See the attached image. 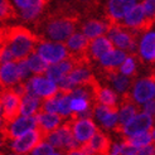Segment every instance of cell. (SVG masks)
<instances>
[{"instance_id": "obj_1", "label": "cell", "mask_w": 155, "mask_h": 155, "mask_svg": "<svg viewBox=\"0 0 155 155\" xmlns=\"http://www.w3.org/2000/svg\"><path fill=\"white\" fill-rule=\"evenodd\" d=\"M2 47H6L14 54L15 61L25 59L35 52L41 38L21 25L3 27L0 34Z\"/></svg>"}, {"instance_id": "obj_2", "label": "cell", "mask_w": 155, "mask_h": 155, "mask_svg": "<svg viewBox=\"0 0 155 155\" xmlns=\"http://www.w3.org/2000/svg\"><path fill=\"white\" fill-rule=\"evenodd\" d=\"M35 21L41 32L38 37L42 41L63 42L76 32L78 17L76 15V13L61 12L56 15H48L44 19L39 18Z\"/></svg>"}, {"instance_id": "obj_3", "label": "cell", "mask_w": 155, "mask_h": 155, "mask_svg": "<svg viewBox=\"0 0 155 155\" xmlns=\"http://www.w3.org/2000/svg\"><path fill=\"white\" fill-rule=\"evenodd\" d=\"M38 127V120L35 116H20L9 125H2V144L9 145L15 139L20 137L28 131Z\"/></svg>"}, {"instance_id": "obj_4", "label": "cell", "mask_w": 155, "mask_h": 155, "mask_svg": "<svg viewBox=\"0 0 155 155\" xmlns=\"http://www.w3.org/2000/svg\"><path fill=\"white\" fill-rule=\"evenodd\" d=\"M21 115V97L13 88L2 90V125H9Z\"/></svg>"}, {"instance_id": "obj_5", "label": "cell", "mask_w": 155, "mask_h": 155, "mask_svg": "<svg viewBox=\"0 0 155 155\" xmlns=\"http://www.w3.org/2000/svg\"><path fill=\"white\" fill-rule=\"evenodd\" d=\"M35 52L39 56L48 62L49 64H56L59 62L68 58L69 52L67 45L61 42H52V41H42L38 43Z\"/></svg>"}, {"instance_id": "obj_6", "label": "cell", "mask_w": 155, "mask_h": 155, "mask_svg": "<svg viewBox=\"0 0 155 155\" xmlns=\"http://www.w3.org/2000/svg\"><path fill=\"white\" fill-rule=\"evenodd\" d=\"M153 116L148 115V114H139L131 120L130 122H127L126 125L124 126H116L115 129H112L116 134H119L121 137H130L134 136L136 134L140 133H145V131H150L153 130Z\"/></svg>"}, {"instance_id": "obj_7", "label": "cell", "mask_w": 155, "mask_h": 155, "mask_svg": "<svg viewBox=\"0 0 155 155\" xmlns=\"http://www.w3.org/2000/svg\"><path fill=\"white\" fill-rule=\"evenodd\" d=\"M27 90H28L27 94L37 95L43 100L51 98L59 92L57 83L51 81L48 77L37 76V74L27 81Z\"/></svg>"}, {"instance_id": "obj_8", "label": "cell", "mask_w": 155, "mask_h": 155, "mask_svg": "<svg viewBox=\"0 0 155 155\" xmlns=\"http://www.w3.org/2000/svg\"><path fill=\"white\" fill-rule=\"evenodd\" d=\"M42 141H44L43 134L41 133L39 129H33L25 133L24 135H21L20 137L15 139L14 141H12L9 144L12 153H15L18 155H25L28 153H32V150L35 148L38 144H41Z\"/></svg>"}, {"instance_id": "obj_9", "label": "cell", "mask_w": 155, "mask_h": 155, "mask_svg": "<svg viewBox=\"0 0 155 155\" xmlns=\"http://www.w3.org/2000/svg\"><path fill=\"white\" fill-rule=\"evenodd\" d=\"M80 149L88 155H110L112 149L111 139L102 130L98 129L91 140L87 144L81 145Z\"/></svg>"}, {"instance_id": "obj_10", "label": "cell", "mask_w": 155, "mask_h": 155, "mask_svg": "<svg viewBox=\"0 0 155 155\" xmlns=\"http://www.w3.org/2000/svg\"><path fill=\"white\" fill-rule=\"evenodd\" d=\"M131 96L137 104H145L155 97V74L137 80L133 86Z\"/></svg>"}, {"instance_id": "obj_11", "label": "cell", "mask_w": 155, "mask_h": 155, "mask_svg": "<svg viewBox=\"0 0 155 155\" xmlns=\"http://www.w3.org/2000/svg\"><path fill=\"white\" fill-rule=\"evenodd\" d=\"M137 0H108L106 21L108 24L119 23V20L125 18V15L137 4Z\"/></svg>"}, {"instance_id": "obj_12", "label": "cell", "mask_w": 155, "mask_h": 155, "mask_svg": "<svg viewBox=\"0 0 155 155\" xmlns=\"http://www.w3.org/2000/svg\"><path fill=\"white\" fill-rule=\"evenodd\" d=\"M97 125L92 119H80V120H72V131L76 137V140L81 145L87 144L92 136L97 133Z\"/></svg>"}, {"instance_id": "obj_13", "label": "cell", "mask_w": 155, "mask_h": 155, "mask_svg": "<svg viewBox=\"0 0 155 155\" xmlns=\"http://www.w3.org/2000/svg\"><path fill=\"white\" fill-rule=\"evenodd\" d=\"M37 120H38V129L43 134V137H45L49 133L57 130L62 125L63 117L59 114L39 112V114H37Z\"/></svg>"}, {"instance_id": "obj_14", "label": "cell", "mask_w": 155, "mask_h": 155, "mask_svg": "<svg viewBox=\"0 0 155 155\" xmlns=\"http://www.w3.org/2000/svg\"><path fill=\"white\" fill-rule=\"evenodd\" d=\"M139 56L144 63L155 62V32H148L139 43Z\"/></svg>"}, {"instance_id": "obj_15", "label": "cell", "mask_w": 155, "mask_h": 155, "mask_svg": "<svg viewBox=\"0 0 155 155\" xmlns=\"http://www.w3.org/2000/svg\"><path fill=\"white\" fill-rule=\"evenodd\" d=\"M0 82H2V90L12 88L17 83L21 82L18 64L15 63V62L2 64V69H0Z\"/></svg>"}, {"instance_id": "obj_16", "label": "cell", "mask_w": 155, "mask_h": 155, "mask_svg": "<svg viewBox=\"0 0 155 155\" xmlns=\"http://www.w3.org/2000/svg\"><path fill=\"white\" fill-rule=\"evenodd\" d=\"M73 68H76L74 63L69 58H67L64 61L59 62V63L51 64L49 68L47 69V72H45V74H47V77L51 81L58 84L61 82V80L63 78V77H66L67 74H69V72H71Z\"/></svg>"}, {"instance_id": "obj_17", "label": "cell", "mask_w": 155, "mask_h": 155, "mask_svg": "<svg viewBox=\"0 0 155 155\" xmlns=\"http://www.w3.org/2000/svg\"><path fill=\"white\" fill-rule=\"evenodd\" d=\"M111 49H114V44L110 41V38L102 35V37L95 38V39L91 41L88 54L92 61H100L102 56H105Z\"/></svg>"}, {"instance_id": "obj_18", "label": "cell", "mask_w": 155, "mask_h": 155, "mask_svg": "<svg viewBox=\"0 0 155 155\" xmlns=\"http://www.w3.org/2000/svg\"><path fill=\"white\" fill-rule=\"evenodd\" d=\"M126 58H127L126 53L122 49L114 48L110 52H107L105 56L101 57L100 64H101V67L104 69H119Z\"/></svg>"}, {"instance_id": "obj_19", "label": "cell", "mask_w": 155, "mask_h": 155, "mask_svg": "<svg viewBox=\"0 0 155 155\" xmlns=\"http://www.w3.org/2000/svg\"><path fill=\"white\" fill-rule=\"evenodd\" d=\"M108 24L107 21H102L98 19H90L82 25V33L86 35L88 39H95V38L102 37L105 33L108 32Z\"/></svg>"}, {"instance_id": "obj_20", "label": "cell", "mask_w": 155, "mask_h": 155, "mask_svg": "<svg viewBox=\"0 0 155 155\" xmlns=\"http://www.w3.org/2000/svg\"><path fill=\"white\" fill-rule=\"evenodd\" d=\"M146 18V13H145V9H144V5L143 3L141 4H136L133 9H131L126 15L125 18L122 20V24L125 27H129V28H133V29H137L140 27L144 20Z\"/></svg>"}, {"instance_id": "obj_21", "label": "cell", "mask_w": 155, "mask_h": 155, "mask_svg": "<svg viewBox=\"0 0 155 155\" xmlns=\"http://www.w3.org/2000/svg\"><path fill=\"white\" fill-rule=\"evenodd\" d=\"M42 101L41 97L33 95V94H27L24 97H21V115L23 116H35L41 110Z\"/></svg>"}, {"instance_id": "obj_22", "label": "cell", "mask_w": 155, "mask_h": 155, "mask_svg": "<svg viewBox=\"0 0 155 155\" xmlns=\"http://www.w3.org/2000/svg\"><path fill=\"white\" fill-rule=\"evenodd\" d=\"M68 77L71 78V81L73 82V84L76 87L83 86V84L88 83L92 78H94V76H92V73L90 72L88 67H76L69 72Z\"/></svg>"}, {"instance_id": "obj_23", "label": "cell", "mask_w": 155, "mask_h": 155, "mask_svg": "<svg viewBox=\"0 0 155 155\" xmlns=\"http://www.w3.org/2000/svg\"><path fill=\"white\" fill-rule=\"evenodd\" d=\"M97 104H102L108 107L114 108H120V102L117 100V94L115 91H112L108 87H101L98 91L97 96Z\"/></svg>"}, {"instance_id": "obj_24", "label": "cell", "mask_w": 155, "mask_h": 155, "mask_svg": "<svg viewBox=\"0 0 155 155\" xmlns=\"http://www.w3.org/2000/svg\"><path fill=\"white\" fill-rule=\"evenodd\" d=\"M28 63H29V67H30V71L37 76H42L43 73H45L47 69L49 68V66H51L48 62H45L37 52L32 53L28 57Z\"/></svg>"}, {"instance_id": "obj_25", "label": "cell", "mask_w": 155, "mask_h": 155, "mask_svg": "<svg viewBox=\"0 0 155 155\" xmlns=\"http://www.w3.org/2000/svg\"><path fill=\"white\" fill-rule=\"evenodd\" d=\"M121 140H125L130 145L135 146L137 149H141V148H145V146L153 144L154 139H153V134H151V130H150V131H145V133L136 134V135L130 136V137H121Z\"/></svg>"}, {"instance_id": "obj_26", "label": "cell", "mask_w": 155, "mask_h": 155, "mask_svg": "<svg viewBox=\"0 0 155 155\" xmlns=\"http://www.w3.org/2000/svg\"><path fill=\"white\" fill-rule=\"evenodd\" d=\"M61 92V91H59ZM72 94H63L59 98V104H58V114L62 116L63 119H68L72 115Z\"/></svg>"}, {"instance_id": "obj_27", "label": "cell", "mask_w": 155, "mask_h": 155, "mask_svg": "<svg viewBox=\"0 0 155 155\" xmlns=\"http://www.w3.org/2000/svg\"><path fill=\"white\" fill-rule=\"evenodd\" d=\"M44 6L43 4L41 5H34V6H30L27 8V9L21 10V19L25 20V21H35L39 19V17L42 15L43 10H44Z\"/></svg>"}, {"instance_id": "obj_28", "label": "cell", "mask_w": 155, "mask_h": 155, "mask_svg": "<svg viewBox=\"0 0 155 155\" xmlns=\"http://www.w3.org/2000/svg\"><path fill=\"white\" fill-rule=\"evenodd\" d=\"M0 18L3 23L17 18V12L9 0H0Z\"/></svg>"}, {"instance_id": "obj_29", "label": "cell", "mask_w": 155, "mask_h": 155, "mask_svg": "<svg viewBox=\"0 0 155 155\" xmlns=\"http://www.w3.org/2000/svg\"><path fill=\"white\" fill-rule=\"evenodd\" d=\"M119 71L122 73V74H125V76H134L135 72H136V62L134 59L133 56H127V58L125 59V62L120 66L119 68Z\"/></svg>"}, {"instance_id": "obj_30", "label": "cell", "mask_w": 155, "mask_h": 155, "mask_svg": "<svg viewBox=\"0 0 155 155\" xmlns=\"http://www.w3.org/2000/svg\"><path fill=\"white\" fill-rule=\"evenodd\" d=\"M92 106V102L88 98H83V97H76L72 98V111L73 112H81L90 108Z\"/></svg>"}, {"instance_id": "obj_31", "label": "cell", "mask_w": 155, "mask_h": 155, "mask_svg": "<svg viewBox=\"0 0 155 155\" xmlns=\"http://www.w3.org/2000/svg\"><path fill=\"white\" fill-rule=\"evenodd\" d=\"M54 154V148L47 141H42L32 150L30 155H52Z\"/></svg>"}, {"instance_id": "obj_32", "label": "cell", "mask_w": 155, "mask_h": 155, "mask_svg": "<svg viewBox=\"0 0 155 155\" xmlns=\"http://www.w3.org/2000/svg\"><path fill=\"white\" fill-rule=\"evenodd\" d=\"M119 124V111H111L101 121V125L105 129H114Z\"/></svg>"}, {"instance_id": "obj_33", "label": "cell", "mask_w": 155, "mask_h": 155, "mask_svg": "<svg viewBox=\"0 0 155 155\" xmlns=\"http://www.w3.org/2000/svg\"><path fill=\"white\" fill-rule=\"evenodd\" d=\"M14 4L17 5L20 10H24L27 8L34 6V5H47L48 0H14Z\"/></svg>"}, {"instance_id": "obj_34", "label": "cell", "mask_w": 155, "mask_h": 155, "mask_svg": "<svg viewBox=\"0 0 155 155\" xmlns=\"http://www.w3.org/2000/svg\"><path fill=\"white\" fill-rule=\"evenodd\" d=\"M17 64H18V69H19V74H20L21 81L27 80L28 77H29V73L32 72V71H30L29 63H28V58L18 61V62H17Z\"/></svg>"}, {"instance_id": "obj_35", "label": "cell", "mask_w": 155, "mask_h": 155, "mask_svg": "<svg viewBox=\"0 0 155 155\" xmlns=\"http://www.w3.org/2000/svg\"><path fill=\"white\" fill-rule=\"evenodd\" d=\"M143 5L146 13V19L155 21V0H144Z\"/></svg>"}, {"instance_id": "obj_36", "label": "cell", "mask_w": 155, "mask_h": 155, "mask_svg": "<svg viewBox=\"0 0 155 155\" xmlns=\"http://www.w3.org/2000/svg\"><path fill=\"white\" fill-rule=\"evenodd\" d=\"M0 59H2V64L10 63V62H17L12 51L6 47H2V51H0Z\"/></svg>"}, {"instance_id": "obj_37", "label": "cell", "mask_w": 155, "mask_h": 155, "mask_svg": "<svg viewBox=\"0 0 155 155\" xmlns=\"http://www.w3.org/2000/svg\"><path fill=\"white\" fill-rule=\"evenodd\" d=\"M143 111L145 114H148V115H150V116H153V117H154V116H155V100L154 98L144 104Z\"/></svg>"}, {"instance_id": "obj_38", "label": "cell", "mask_w": 155, "mask_h": 155, "mask_svg": "<svg viewBox=\"0 0 155 155\" xmlns=\"http://www.w3.org/2000/svg\"><path fill=\"white\" fill-rule=\"evenodd\" d=\"M64 155H88V154H86V153H83L80 148L78 149H74V150H71V151H68V153H66Z\"/></svg>"}, {"instance_id": "obj_39", "label": "cell", "mask_w": 155, "mask_h": 155, "mask_svg": "<svg viewBox=\"0 0 155 155\" xmlns=\"http://www.w3.org/2000/svg\"><path fill=\"white\" fill-rule=\"evenodd\" d=\"M151 134H153V139H154V141H155V129L151 130Z\"/></svg>"}, {"instance_id": "obj_40", "label": "cell", "mask_w": 155, "mask_h": 155, "mask_svg": "<svg viewBox=\"0 0 155 155\" xmlns=\"http://www.w3.org/2000/svg\"><path fill=\"white\" fill-rule=\"evenodd\" d=\"M61 3H63V4H66V3H68V2H71V0H59Z\"/></svg>"}, {"instance_id": "obj_41", "label": "cell", "mask_w": 155, "mask_h": 155, "mask_svg": "<svg viewBox=\"0 0 155 155\" xmlns=\"http://www.w3.org/2000/svg\"><path fill=\"white\" fill-rule=\"evenodd\" d=\"M2 155H18V154H15V153H12V154H6V153H5V154H4V153H2Z\"/></svg>"}, {"instance_id": "obj_42", "label": "cell", "mask_w": 155, "mask_h": 155, "mask_svg": "<svg viewBox=\"0 0 155 155\" xmlns=\"http://www.w3.org/2000/svg\"><path fill=\"white\" fill-rule=\"evenodd\" d=\"M52 155H63L62 153H54V154H52Z\"/></svg>"}, {"instance_id": "obj_43", "label": "cell", "mask_w": 155, "mask_h": 155, "mask_svg": "<svg viewBox=\"0 0 155 155\" xmlns=\"http://www.w3.org/2000/svg\"><path fill=\"white\" fill-rule=\"evenodd\" d=\"M130 155H139L137 153H134V154H130Z\"/></svg>"}, {"instance_id": "obj_44", "label": "cell", "mask_w": 155, "mask_h": 155, "mask_svg": "<svg viewBox=\"0 0 155 155\" xmlns=\"http://www.w3.org/2000/svg\"><path fill=\"white\" fill-rule=\"evenodd\" d=\"M111 155H114V154H111Z\"/></svg>"}]
</instances>
